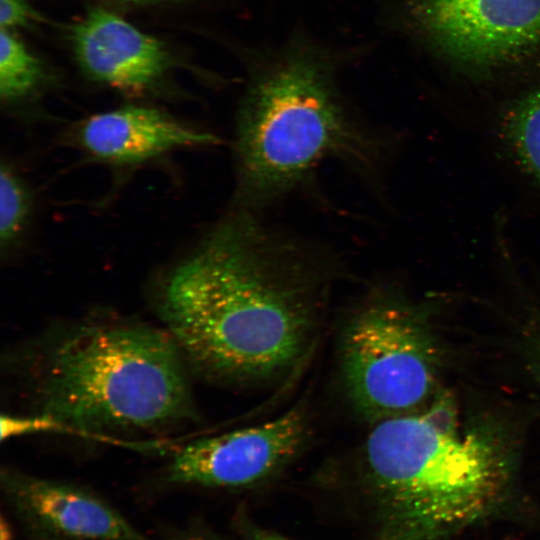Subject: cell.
<instances>
[{"label":"cell","mask_w":540,"mask_h":540,"mask_svg":"<svg viewBox=\"0 0 540 540\" xmlns=\"http://www.w3.org/2000/svg\"><path fill=\"white\" fill-rule=\"evenodd\" d=\"M501 130L510 152L540 185V89L509 109Z\"/></svg>","instance_id":"obj_11"},{"label":"cell","mask_w":540,"mask_h":540,"mask_svg":"<svg viewBox=\"0 0 540 540\" xmlns=\"http://www.w3.org/2000/svg\"><path fill=\"white\" fill-rule=\"evenodd\" d=\"M168 540H220L205 530L195 527L182 529Z\"/></svg>","instance_id":"obj_16"},{"label":"cell","mask_w":540,"mask_h":540,"mask_svg":"<svg viewBox=\"0 0 540 540\" xmlns=\"http://www.w3.org/2000/svg\"><path fill=\"white\" fill-rule=\"evenodd\" d=\"M0 540H15L11 527L3 516L0 525Z\"/></svg>","instance_id":"obj_17"},{"label":"cell","mask_w":540,"mask_h":540,"mask_svg":"<svg viewBox=\"0 0 540 540\" xmlns=\"http://www.w3.org/2000/svg\"><path fill=\"white\" fill-rule=\"evenodd\" d=\"M1 485L31 540H148L110 502L81 486L10 469L2 471Z\"/></svg>","instance_id":"obj_8"},{"label":"cell","mask_w":540,"mask_h":540,"mask_svg":"<svg viewBox=\"0 0 540 540\" xmlns=\"http://www.w3.org/2000/svg\"><path fill=\"white\" fill-rule=\"evenodd\" d=\"M32 213V195L16 170L2 161L0 168V245L2 251L16 247Z\"/></svg>","instance_id":"obj_13"},{"label":"cell","mask_w":540,"mask_h":540,"mask_svg":"<svg viewBox=\"0 0 540 540\" xmlns=\"http://www.w3.org/2000/svg\"><path fill=\"white\" fill-rule=\"evenodd\" d=\"M35 18L26 0H0L1 29L11 30L27 25Z\"/></svg>","instance_id":"obj_14"},{"label":"cell","mask_w":540,"mask_h":540,"mask_svg":"<svg viewBox=\"0 0 540 540\" xmlns=\"http://www.w3.org/2000/svg\"><path fill=\"white\" fill-rule=\"evenodd\" d=\"M347 59L344 50L302 31L248 47L234 141L239 209L272 202L326 158L365 168L376 160L379 144L342 93Z\"/></svg>","instance_id":"obj_2"},{"label":"cell","mask_w":540,"mask_h":540,"mask_svg":"<svg viewBox=\"0 0 540 540\" xmlns=\"http://www.w3.org/2000/svg\"><path fill=\"white\" fill-rule=\"evenodd\" d=\"M386 540H441L497 512L514 461L500 434L464 426L446 396L374 423L361 452Z\"/></svg>","instance_id":"obj_3"},{"label":"cell","mask_w":540,"mask_h":540,"mask_svg":"<svg viewBox=\"0 0 540 540\" xmlns=\"http://www.w3.org/2000/svg\"><path fill=\"white\" fill-rule=\"evenodd\" d=\"M308 433L303 408L265 422L201 438L180 449L167 470L176 485L243 488L283 470L300 452Z\"/></svg>","instance_id":"obj_6"},{"label":"cell","mask_w":540,"mask_h":540,"mask_svg":"<svg viewBox=\"0 0 540 540\" xmlns=\"http://www.w3.org/2000/svg\"><path fill=\"white\" fill-rule=\"evenodd\" d=\"M172 336L141 325H95L74 332L48 357L44 415L65 428L145 430L187 416L191 394Z\"/></svg>","instance_id":"obj_4"},{"label":"cell","mask_w":540,"mask_h":540,"mask_svg":"<svg viewBox=\"0 0 540 540\" xmlns=\"http://www.w3.org/2000/svg\"><path fill=\"white\" fill-rule=\"evenodd\" d=\"M339 358L349 400L373 424L435 397L437 344L423 312L397 294L376 292L350 316Z\"/></svg>","instance_id":"obj_5"},{"label":"cell","mask_w":540,"mask_h":540,"mask_svg":"<svg viewBox=\"0 0 540 540\" xmlns=\"http://www.w3.org/2000/svg\"><path fill=\"white\" fill-rule=\"evenodd\" d=\"M75 57L91 79L128 93L151 88L168 68L163 44L105 9H92L71 30Z\"/></svg>","instance_id":"obj_9"},{"label":"cell","mask_w":540,"mask_h":540,"mask_svg":"<svg viewBox=\"0 0 540 540\" xmlns=\"http://www.w3.org/2000/svg\"><path fill=\"white\" fill-rule=\"evenodd\" d=\"M434 46L472 64L509 59L540 43V0H407Z\"/></svg>","instance_id":"obj_7"},{"label":"cell","mask_w":540,"mask_h":540,"mask_svg":"<svg viewBox=\"0 0 540 540\" xmlns=\"http://www.w3.org/2000/svg\"><path fill=\"white\" fill-rule=\"evenodd\" d=\"M127 1L139 2V1H148V0H127Z\"/></svg>","instance_id":"obj_18"},{"label":"cell","mask_w":540,"mask_h":540,"mask_svg":"<svg viewBox=\"0 0 540 540\" xmlns=\"http://www.w3.org/2000/svg\"><path fill=\"white\" fill-rule=\"evenodd\" d=\"M238 209L167 275L160 313L183 357L221 379L278 376L306 352L330 264Z\"/></svg>","instance_id":"obj_1"},{"label":"cell","mask_w":540,"mask_h":540,"mask_svg":"<svg viewBox=\"0 0 540 540\" xmlns=\"http://www.w3.org/2000/svg\"><path fill=\"white\" fill-rule=\"evenodd\" d=\"M0 32V95L4 101L14 102L35 90L41 66L11 30Z\"/></svg>","instance_id":"obj_12"},{"label":"cell","mask_w":540,"mask_h":540,"mask_svg":"<svg viewBox=\"0 0 540 540\" xmlns=\"http://www.w3.org/2000/svg\"><path fill=\"white\" fill-rule=\"evenodd\" d=\"M74 139L92 158L115 166L138 165L178 149L219 142L214 134L159 109L135 105L90 116L75 129Z\"/></svg>","instance_id":"obj_10"},{"label":"cell","mask_w":540,"mask_h":540,"mask_svg":"<svg viewBox=\"0 0 540 540\" xmlns=\"http://www.w3.org/2000/svg\"><path fill=\"white\" fill-rule=\"evenodd\" d=\"M239 528L245 540H294L273 530H269L251 523L247 520H239ZM375 540H386L379 536Z\"/></svg>","instance_id":"obj_15"}]
</instances>
